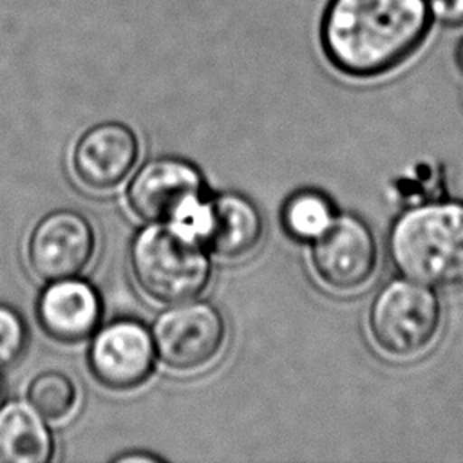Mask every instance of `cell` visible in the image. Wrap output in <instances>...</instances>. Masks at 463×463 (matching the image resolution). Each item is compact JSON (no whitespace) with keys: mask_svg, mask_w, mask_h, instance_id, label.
Returning a JSON list of instances; mask_svg holds the SVG:
<instances>
[{"mask_svg":"<svg viewBox=\"0 0 463 463\" xmlns=\"http://www.w3.org/2000/svg\"><path fill=\"white\" fill-rule=\"evenodd\" d=\"M432 27L425 0H329L320 45L338 72L371 80L414 58Z\"/></svg>","mask_w":463,"mask_h":463,"instance_id":"6da1fadb","label":"cell"},{"mask_svg":"<svg viewBox=\"0 0 463 463\" xmlns=\"http://www.w3.org/2000/svg\"><path fill=\"white\" fill-rule=\"evenodd\" d=\"M204 179L195 165L181 157H154L141 165L127 186L134 215L148 222H172L199 239L206 199Z\"/></svg>","mask_w":463,"mask_h":463,"instance_id":"5b68a950","label":"cell"},{"mask_svg":"<svg viewBox=\"0 0 463 463\" xmlns=\"http://www.w3.org/2000/svg\"><path fill=\"white\" fill-rule=\"evenodd\" d=\"M333 203L317 190L295 192L282 208L284 230L298 241H315L335 221Z\"/></svg>","mask_w":463,"mask_h":463,"instance_id":"5bb4252c","label":"cell"},{"mask_svg":"<svg viewBox=\"0 0 463 463\" xmlns=\"http://www.w3.org/2000/svg\"><path fill=\"white\" fill-rule=\"evenodd\" d=\"M156 364L152 331L134 318H116L96 331L89 349L94 378L112 391H130L148 380Z\"/></svg>","mask_w":463,"mask_h":463,"instance_id":"9c48e42d","label":"cell"},{"mask_svg":"<svg viewBox=\"0 0 463 463\" xmlns=\"http://www.w3.org/2000/svg\"><path fill=\"white\" fill-rule=\"evenodd\" d=\"M0 396H2V378H0Z\"/></svg>","mask_w":463,"mask_h":463,"instance_id":"d6986e66","label":"cell"},{"mask_svg":"<svg viewBox=\"0 0 463 463\" xmlns=\"http://www.w3.org/2000/svg\"><path fill=\"white\" fill-rule=\"evenodd\" d=\"M387 251L402 277L436 291H463V201L409 206L391 224Z\"/></svg>","mask_w":463,"mask_h":463,"instance_id":"7a4b0ae2","label":"cell"},{"mask_svg":"<svg viewBox=\"0 0 463 463\" xmlns=\"http://www.w3.org/2000/svg\"><path fill=\"white\" fill-rule=\"evenodd\" d=\"M27 398L47 421H63L78 405V389L65 373L45 371L31 380Z\"/></svg>","mask_w":463,"mask_h":463,"instance_id":"9a60e30c","label":"cell"},{"mask_svg":"<svg viewBox=\"0 0 463 463\" xmlns=\"http://www.w3.org/2000/svg\"><path fill=\"white\" fill-rule=\"evenodd\" d=\"M52 454V432L31 403L13 400L0 407V463H47Z\"/></svg>","mask_w":463,"mask_h":463,"instance_id":"4fadbf2b","label":"cell"},{"mask_svg":"<svg viewBox=\"0 0 463 463\" xmlns=\"http://www.w3.org/2000/svg\"><path fill=\"white\" fill-rule=\"evenodd\" d=\"M311 264L324 286L338 293L365 288L378 268V242L365 221L336 215L311 246Z\"/></svg>","mask_w":463,"mask_h":463,"instance_id":"52a82bcc","label":"cell"},{"mask_svg":"<svg viewBox=\"0 0 463 463\" xmlns=\"http://www.w3.org/2000/svg\"><path fill=\"white\" fill-rule=\"evenodd\" d=\"M434 24L447 29L463 27V0H425Z\"/></svg>","mask_w":463,"mask_h":463,"instance_id":"e0dca14e","label":"cell"},{"mask_svg":"<svg viewBox=\"0 0 463 463\" xmlns=\"http://www.w3.org/2000/svg\"><path fill=\"white\" fill-rule=\"evenodd\" d=\"M96 250V233L90 221L69 208L43 215L27 241V260L42 280L76 277L90 262Z\"/></svg>","mask_w":463,"mask_h":463,"instance_id":"ba28073f","label":"cell"},{"mask_svg":"<svg viewBox=\"0 0 463 463\" xmlns=\"http://www.w3.org/2000/svg\"><path fill=\"white\" fill-rule=\"evenodd\" d=\"M367 329L374 347L394 362L425 356L441 336L443 307L436 289L400 277L374 295Z\"/></svg>","mask_w":463,"mask_h":463,"instance_id":"277c9868","label":"cell"},{"mask_svg":"<svg viewBox=\"0 0 463 463\" xmlns=\"http://www.w3.org/2000/svg\"><path fill=\"white\" fill-rule=\"evenodd\" d=\"M128 259L141 291L161 304L195 298L212 275L203 241L172 222L141 228L130 242Z\"/></svg>","mask_w":463,"mask_h":463,"instance_id":"3957f363","label":"cell"},{"mask_svg":"<svg viewBox=\"0 0 463 463\" xmlns=\"http://www.w3.org/2000/svg\"><path fill=\"white\" fill-rule=\"evenodd\" d=\"M139 157V141L130 127L103 121L85 130L71 156L78 181L89 190H112L125 181Z\"/></svg>","mask_w":463,"mask_h":463,"instance_id":"30bf717a","label":"cell"},{"mask_svg":"<svg viewBox=\"0 0 463 463\" xmlns=\"http://www.w3.org/2000/svg\"><path fill=\"white\" fill-rule=\"evenodd\" d=\"M27 344L24 318L9 306L0 304V369L13 365Z\"/></svg>","mask_w":463,"mask_h":463,"instance_id":"2e32d148","label":"cell"},{"mask_svg":"<svg viewBox=\"0 0 463 463\" xmlns=\"http://www.w3.org/2000/svg\"><path fill=\"white\" fill-rule=\"evenodd\" d=\"M156 356L172 371L194 373L210 365L222 351L226 320L208 300L175 302L152 326Z\"/></svg>","mask_w":463,"mask_h":463,"instance_id":"8992f818","label":"cell"},{"mask_svg":"<svg viewBox=\"0 0 463 463\" xmlns=\"http://www.w3.org/2000/svg\"><path fill=\"white\" fill-rule=\"evenodd\" d=\"M116 461H161L159 456L154 454H132V456H119Z\"/></svg>","mask_w":463,"mask_h":463,"instance_id":"ac0fdd59","label":"cell"},{"mask_svg":"<svg viewBox=\"0 0 463 463\" xmlns=\"http://www.w3.org/2000/svg\"><path fill=\"white\" fill-rule=\"evenodd\" d=\"M262 232V215L248 197L226 192L206 199L201 241L217 257H246L257 248Z\"/></svg>","mask_w":463,"mask_h":463,"instance_id":"7c38bea8","label":"cell"},{"mask_svg":"<svg viewBox=\"0 0 463 463\" xmlns=\"http://www.w3.org/2000/svg\"><path fill=\"white\" fill-rule=\"evenodd\" d=\"M101 311L96 288L76 277L51 280L36 304V317L45 335L65 344L90 336L99 324Z\"/></svg>","mask_w":463,"mask_h":463,"instance_id":"8fae6325","label":"cell"}]
</instances>
